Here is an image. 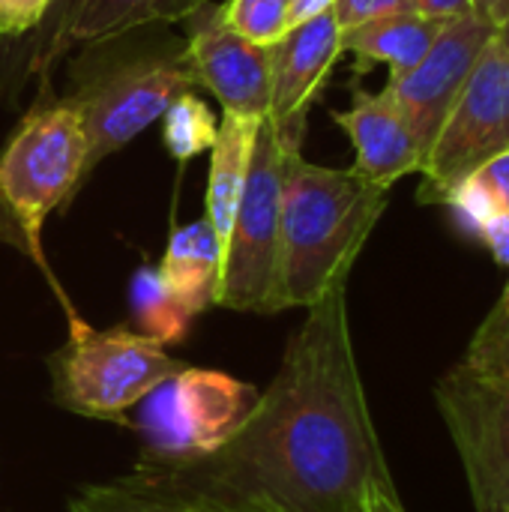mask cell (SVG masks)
Instances as JSON below:
<instances>
[{
  "instance_id": "1",
  "label": "cell",
  "mask_w": 509,
  "mask_h": 512,
  "mask_svg": "<svg viewBox=\"0 0 509 512\" xmlns=\"http://www.w3.org/2000/svg\"><path fill=\"white\" fill-rule=\"evenodd\" d=\"M150 468L258 512H408L366 402L348 285L306 309L276 378L228 444L201 459Z\"/></svg>"
},
{
  "instance_id": "2",
  "label": "cell",
  "mask_w": 509,
  "mask_h": 512,
  "mask_svg": "<svg viewBox=\"0 0 509 512\" xmlns=\"http://www.w3.org/2000/svg\"><path fill=\"white\" fill-rule=\"evenodd\" d=\"M390 189L354 168H327L303 159L300 144L285 159L279 264L273 312L309 309L324 294L348 285L369 234L384 216Z\"/></svg>"
},
{
  "instance_id": "3",
  "label": "cell",
  "mask_w": 509,
  "mask_h": 512,
  "mask_svg": "<svg viewBox=\"0 0 509 512\" xmlns=\"http://www.w3.org/2000/svg\"><path fill=\"white\" fill-rule=\"evenodd\" d=\"M72 81L66 99L84 123L87 174L162 120L168 105L198 84L186 42H135L129 33L90 42L75 63Z\"/></svg>"
},
{
  "instance_id": "4",
  "label": "cell",
  "mask_w": 509,
  "mask_h": 512,
  "mask_svg": "<svg viewBox=\"0 0 509 512\" xmlns=\"http://www.w3.org/2000/svg\"><path fill=\"white\" fill-rule=\"evenodd\" d=\"M84 177L87 138L78 108L66 96L57 102L39 99L24 114V120L9 135V144L0 153V201L21 249L54 285L66 318H75L78 312L72 309V303L57 288L48 270L42 252V228L54 210L69 207Z\"/></svg>"
},
{
  "instance_id": "5",
  "label": "cell",
  "mask_w": 509,
  "mask_h": 512,
  "mask_svg": "<svg viewBox=\"0 0 509 512\" xmlns=\"http://www.w3.org/2000/svg\"><path fill=\"white\" fill-rule=\"evenodd\" d=\"M183 369L156 339L126 327L93 330L81 315L69 318L63 348L48 357L51 399L78 417L114 423Z\"/></svg>"
},
{
  "instance_id": "6",
  "label": "cell",
  "mask_w": 509,
  "mask_h": 512,
  "mask_svg": "<svg viewBox=\"0 0 509 512\" xmlns=\"http://www.w3.org/2000/svg\"><path fill=\"white\" fill-rule=\"evenodd\" d=\"M306 114L291 120H264L255 135L249 174L225 240L222 279L216 306L234 312L270 315L276 264H279V216L282 180L291 147L303 144Z\"/></svg>"
},
{
  "instance_id": "7",
  "label": "cell",
  "mask_w": 509,
  "mask_h": 512,
  "mask_svg": "<svg viewBox=\"0 0 509 512\" xmlns=\"http://www.w3.org/2000/svg\"><path fill=\"white\" fill-rule=\"evenodd\" d=\"M261 390L216 369L186 366L135 408L126 420L141 435L147 465L201 459L228 444L258 405Z\"/></svg>"
},
{
  "instance_id": "8",
  "label": "cell",
  "mask_w": 509,
  "mask_h": 512,
  "mask_svg": "<svg viewBox=\"0 0 509 512\" xmlns=\"http://www.w3.org/2000/svg\"><path fill=\"white\" fill-rule=\"evenodd\" d=\"M477 512L509 507V363L459 360L435 387Z\"/></svg>"
},
{
  "instance_id": "9",
  "label": "cell",
  "mask_w": 509,
  "mask_h": 512,
  "mask_svg": "<svg viewBox=\"0 0 509 512\" xmlns=\"http://www.w3.org/2000/svg\"><path fill=\"white\" fill-rule=\"evenodd\" d=\"M501 150H509V57L495 33L426 156L420 204H444L465 177Z\"/></svg>"
},
{
  "instance_id": "10",
  "label": "cell",
  "mask_w": 509,
  "mask_h": 512,
  "mask_svg": "<svg viewBox=\"0 0 509 512\" xmlns=\"http://www.w3.org/2000/svg\"><path fill=\"white\" fill-rule=\"evenodd\" d=\"M495 33L498 27L480 15L453 18L447 21V27L438 33V39L414 69L387 81V90L393 93V99L399 102L417 135V144L423 150V165L450 108L456 105L483 48L495 39Z\"/></svg>"
},
{
  "instance_id": "11",
  "label": "cell",
  "mask_w": 509,
  "mask_h": 512,
  "mask_svg": "<svg viewBox=\"0 0 509 512\" xmlns=\"http://www.w3.org/2000/svg\"><path fill=\"white\" fill-rule=\"evenodd\" d=\"M189 60L195 81L207 87L222 114L267 120L270 117V48L240 36L222 12V3H204L189 21Z\"/></svg>"
},
{
  "instance_id": "12",
  "label": "cell",
  "mask_w": 509,
  "mask_h": 512,
  "mask_svg": "<svg viewBox=\"0 0 509 512\" xmlns=\"http://www.w3.org/2000/svg\"><path fill=\"white\" fill-rule=\"evenodd\" d=\"M333 120L348 132L354 144V171L360 177L393 189V183L402 177L423 171V150L417 135L387 87L381 93L357 90L351 108L336 111Z\"/></svg>"
},
{
  "instance_id": "13",
  "label": "cell",
  "mask_w": 509,
  "mask_h": 512,
  "mask_svg": "<svg viewBox=\"0 0 509 512\" xmlns=\"http://www.w3.org/2000/svg\"><path fill=\"white\" fill-rule=\"evenodd\" d=\"M342 54V27L333 9L288 27L270 45V120L306 114Z\"/></svg>"
},
{
  "instance_id": "14",
  "label": "cell",
  "mask_w": 509,
  "mask_h": 512,
  "mask_svg": "<svg viewBox=\"0 0 509 512\" xmlns=\"http://www.w3.org/2000/svg\"><path fill=\"white\" fill-rule=\"evenodd\" d=\"M204 3L207 0H78L66 24L54 33V39L33 60L30 75L45 78L54 60L72 45L105 42V39L135 33L153 24L189 21Z\"/></svg>"
},
{
  "instance_id": "15",
  "label": "cell",
  "mask_w": 509,
  "mask_h": 512,
  "mask_svg": "<svg viewBox=\"0 0 509 512\" xmlns=\"http://www.w3.org/2000/svg\"><path fill=\"white\" fill-rule=\"evenodd\" d=\"M69 512H258L207 498L195 489L180 486L150 465H138L132 474L111 483L84 486Z\"/></svg>"
},
{
  "instance_id": "16",
  "label": "cell",
  "mask_w": 509,
  "mask_h": 512,
  "mask_svg": "<svg viewBox=\"0 0 509 512\" xmlns=\"http://www.w3.org/2000/svg\"><path fill=\"white\" fill-rule=\"evenodd\" d=\"M225 243L216 237L213 225L204 219L174 228L165 246L162 261L156 264L162 282L171 294L198 318L204 309L216 306L219 279H222Z\"/></svg>"
},
{
  "instance_id": "17",
  "label": "cell",
  "mask_w": 509,
  "mask_h": 512,
  "mask_svg": "<svg viewBox=\"0 0 509 512\" xmlns=\"http://www.w3.org/2000/svg\"><path fill=\"white\" fill-rule=\"evenodd\" d=\"M444 27L447 21L408 9L342 30V51H351L357 57V75H363L375 63H384L390 69V78H396L426 57Z\"/></svg>"
},
{
  "instance_id": "18",
  "label": "cell",
  "mask_w": 509,
  "mask_h": 512,
  "mask_svg": "<svg viewBox=\"0 0 509 512\" xmlns=\"http://www.w3.org/2000/svg\"><path fill=\"white\" fill-rule=\"evenodd\" d=\"M261 123L246 120V117H234V114H222L216 141L210 147L207 213L204 216H207V222L213 225V231H216V237L222 243L228 240L234 210H237L240 195H243V183H246V174H249L252 147H255V135H258Z\"/></svg>"
},
{
  "instance_id": "19",
  "label": "cell",
  "mask_w": 509,
  "mask_h": 512,
  "mask_svg": "<svg viewBox=\"0 0 509 512\" xmlns=\"http://www.w3.org/2000/svg\"><path fill=\"white\" fill-rule=\"evenodd\" d=\"M132 315L144 336L156 339L159 345H177L186 339L195 315L171 294V288L162 282L156 267H138L129 285Z\"/></svg>"
},
{
  "instance_id": "20",
  "label": "cell",
  "mask_w": 509,
  "mask_h": 512,
  "mask_svg": "<svg viewBox=\"0 0 509 512\" xmlns=\"http://www.w3.org/2000/svg\"><path fill=\"white\" fill-rule=\"evenodd\" d=\"M444 207L453 210L456 222L468 234H474L492 213L509 210V150L495 153L471 177H465L444 198Z\"/></svg>"
},
{
  "instance_id": "21",
  "label": "cell",
  "mask_w": 509,
  "mask_h": 512,
  "mask_svg": "<svg viewBox=\"0 0 509 512\" xmlns=\"http://www.w3.org/2000/svg\"><path fill=\"white\" fill-rule=\"evenodd\" d=\"M219 123L207 102L192 90L180 93L162 114V141L177 162H189L198 153H210Z\"/></svg>"
},
{
  "instance_id": "22",
  "label": "cell",
  "mask_w": 509,
  "mask_h": 512,
  "mask_svg": "<svg viewBox=\"0 0 509 512\" xmlns=\"http://www.w3.org/2000/svg\"><path fill=\"white\" fill-rule=\"evenodd\" d=\"M225 21L255 45H276L291 27V0H228Z\"/></svg>"
},
{
  "instance_id": "23",
  "label": "cell",
  "mask_w": 509,
  "mask_h": 512,
  "mask_svg": "<svg viewBox=\"0 0 509 512\" xmlns=\"http://www.w3.org/2000/svg\"><path fill=\"white\" fill-rule=\"evenodd\" d=\"M462 360L471 363H509V282L501 291L498 303L486 315V321L477 327L474 339L468 342V351Z\"/></svg>"
},
{
  "instance_id": "24",
  "label": "cell",
  "mask_w": 509,
  "mask_h": 512,
  "mask_svg": "<svg viewBox=\"0 0 509 512\" xmlns=\"http://www.w3.org/2000/svg\"><path fill=\"white\" fill-rule=\"evenodd\" d=\"M54 0H0V36L21 39L42 27Z\"/></svg>"
},
{
  "instance_id": "25",
  "label": "cell",
  "mask_w": 509,
  "mask_h": 512,
  "mask_svg": "<svg viewBox=\"0 0 509 512\" xmlns=\"http://www.w3.org/2000/svg\"><path fill=\"white\" fill-rule=\"evenodd\" d=\"M408 9H411V0H336L333 3V15L342 30L360 27V24L384 18V15L408 12Z\"/></svg>"
},
{
  "instance_id": "26",
  "label": "cell",
  "mask_w": 509,
  "mask_h": 512,
  "mask_svg": "<svg viewBox=\"0 0 509 512\" xmlns=\"http://www.w3.org/2000/svg\"><path fill=\"white\" fill-rule=\"evenodd\" d=\"M78 0H54V6H51V12H48V18L42 21V27L36 30V33H30L33 36V54L24 60V66H21V72H18V84L21 81H27L30 78V66H33V60L39 57V51L54 39V33L66 24V18H69V12H72V6H75Z\"/></svg>"
},
{
  "instance_id": "27",
  "label": "cell",
  "mask_w": 509,
  "mask_h": 512,
  "mask_svg": "<svg viewBox=\"0 0 509 512\" xmlns=\"http://www.w3.org/2000/svg\"><path fill=\"white\" fill-rule=\"evenodd\" d=\"M474 237L492 252V258L498 264L509 267V210H498L486 222H480Z\"/></svg>"
},
{
  "instance_id": "28",
  "label": "cell",
  "mask_w": 509,
  "mask_h": 512,
  "mask_svg": "<svg viewBox=\"0 0 509 512\" xmlns=\"http://www.w3.org/2000/svg\"><path fill=\"white\" fill-rule=\"evenodd\" d=\"M411 9L420 15H429V18H441V21L477 15L474 0H411Z\"/></svg>"
},
{
  "instance_id": "29",
  "label": "cell",
  "mask_w": 509,
  "mask_h": 512,
  "mask_svg": "<svg viewBox=\"0 0 509 512\" xmlns=\"http://www.w3.org/2000/svg\"><path fill=\"white\" fill-rule=\"evenodd\" d=\"M336 0H291V27L306 21V18H315L327 9H333Z\"/></svg>"
},
{
  "instance_id": "30",
  "label": "cell",
  "mask_w": 509,
  "mask_h": 512,
  "mask_svg": "<svg viewBox=\"0 0 509 512\" xmlns=\"http://www.w3.org/2000/svg\"><path fill=\"white\" fill-rule=\"evenodd\" d=\"M474 12L489 24L501 27L504 21H509V0H474Z\"/></svg>"
},
{
  "instance_id": "31",
  "label": "cell",
  "mask_w": 509,
  "mask_h": 512,
  "mask_svg": "<svg viewBox=\"0 0 509 512\" xmlns=\"http://www.w3.org/2000/svg\"><path fill=\"white\" fill-rule=\"evenodd\" d=\"M498 42H501V48L507 51L509 57V21H504V24L498 27Z\"/></svg>"
},
{
  "instance_id": "32",
  "label": "cell",
  "mask_w": 509,
  "mask_h": 512,
  "mask_svg": "<svg viewBox=\"0 0 509 512\" xmlns=\"http://www.w3.org/2000/svg\"><path fill=\"white\" fill-rule=\"evenodd\" d=\"M504 512H509V507H507V510H504Z\"/></svg>"
}]
</instances>
